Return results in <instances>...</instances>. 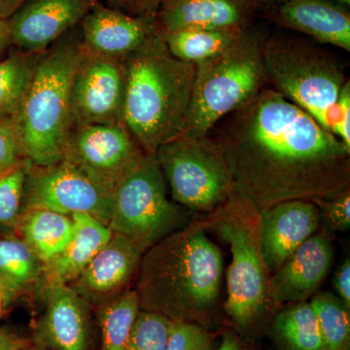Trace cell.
Here are the masks:
<instances>
[{
    "label": "cell",
    "instance_id": "obj_20",
    "mask_svg": "<svg viewBox=\"0 0 350 350\" xmlns=\"http://www.w3.org/2000/svg\"><path fill=\"white\" fill-rule=\"evenodd\" d=\"M273 19L317 43L350 52V14L335 0H285L275 6Z\"/></svg>",
    "mask_w": 350,
    "mask_h": 350
},
{
    "label": "cell",
    "instance_id": "obj_12",
    "mask_svg": "<svg viewBox=\"0 0 350 350\" xmlns=\"http://www.w3.org/2000/svg\"><path fill=\"white\" fill-rule=\"evenodd\" d=\"M125 82L123 62L83 47L70 88L73 126L123 123Z\"/></svg>",
    "mask_w": 350,
    "mask_h": 350
},
{
    "label": "cell",
    "instance_id": "obj_42",
    "mask_svg": "<svg viewBox=\"0 0 350 350\" xmlns=\"http://www.w3.org/2000/svg\"><path fill=\"white\" fill-rule=\"evenodd\" d=\"M335 1L338 2V3L342 4V5L349 7L350 5V0H335Z\"/></svg>",
    "mask_w": 350,
    "mask_h": 350
},
{
    "label": "cell",
    "instance_id": "obj_29",
    "mask_svg": "<svg viewBox=\"0 0 350 350\" xmlns=\"http://www.w3.org/2000/svg\"><path fill=\"white\" fill-rule=\"evenodd\" d=\"M27 161L0 175V236L14 234L23 211Z\"/></svg>",
    "mask_w": 350,
    "mask_h": 350
},
{
    "label": "cell",
    "instance_id": "obj_4",
    "mask_svg": "<svg viewBox=\"0 0 350 350\" xmlns=\"http://www.w3.org/2000/svg\"><path fill=\"white\" fill-rule=\"evenodd\" d=\"M79 27L41 54L31 87L15 117L27 163L50 165L63 160L73 128L70 88L82 55Z\"/></svg>",
    "mask_w": 350,
    "mask_h": 350
},
{
    "label": "cell",
    "instance_id": "obj_19",
    "mask_svg": "<svg viewBox=\"0 0 350 350\" xmlns=\"http://www.w3.org/2000/svg\"><path fill=\"white\" fill-rule=\"evenodd\" d=\"M255 8L250 0H163L156 14L159 29H247Z\"/></svg>",
    "mask_w": 350,
    "mask_h": 350
},
{
    "label": "cell",
    "instance_id": "obj_15",
    "mask_svg": "<svg viewBox=\"0 0 350 350\" xmlns=\"http://www.w3.org/2000/svg\"><path fill=\"white\" fill-rule=\"evenodd\" d=\"M319 207L312 200H290L259 213V244L269 276L317 234Z\"/></svg>",
    "mask_w": 350,
    "mask_h": 350
},
{
    "label": "cell",
    "instance_id": "obj_8",
    "mask_svg": "<svg viewBox=\"0 0 350 350\" xmlns=\"http://www.w3.org/2000/svg\"><path fill=\"white\" fill-rule=\"evenodd\" d=\"M155 155L142 160L113 191L108 227L146 251L190 222L188 211L167 198Z\"/></svg>",
    "mask_w": 350,
    "mask_h": 350
},
{
    "label": "cell",
    "instance_id": "obj_17",
    "mask_svg": "<svg viewBox=\"0 0 350 350\" xmlns=\"http://www.w3.org/2000/svg\"><path fill=\"white\" fill-rule=\"evenodd\" d=\"M334 250L323 232L301 244L269 278V296L273 306L299 303L312 298L330 273Z\"/></svg>",
    "mask_w": 350,
    "mask_h": 350
},
{
    "label": "cell",
    "instance_id": "obj_33",
    "mask_svg": "<svg viewBox=\"0 0 350 350\" xmlns=\"http://www.w3.org/2000/svg\"><path fill=\"white\" fill-rule=\"evenodd\" d=\"M319 207L320 218L336 232H345L350 228V189L329 199L313 200Z\"/></svg>",
    "mask_w": 350,
    "mask_h": 350
},
{
    "label": "cell",
    "instance_id": "obj_37",
    "mask_svg": "<svg viewBox=\"0 0 350 350\" xmlns=\"http://www.w3.org/2000/svg\"><path fill=\"white\" fill-rule=\"evenodd\" d=\"M29 345L17 336L0 330V350H22Z\"/></svg>",
    "mask_w": 350,
    "mask_h": 350
},
{
    "label": "cell",
    "instance_id": "obj_34",
    "mask_svg": "<svg viewBox=\"0 0 350 350\" xmlns=\"http://www.w3.org/2000/svg\"><path fill=\"white\" fill-rule=\"evenodd\" d=\"M96 1L131 15L156 17L163 0H96Z\"/></svg>",
    "mask_w": 350,
    "mask_h": 350
},
{
    "label": "cell",
    "instance_id": "obj_41",
    "mask_svg": "<svg viewBox=\"0 0 350 350\" xmlns=\"http://www.w3.org/2000/svg\"><path fill=\"white\" fill-rule=\"evenodd\" d=\"M255 8L259 7H275L282 4L285 0H250Z\"/></svg>",
    "mask_w": 350,
    "mask_h": 350
},
{
    "label": "cell",
    "instance_id": "obj_40",
    "mask_svg": "<svg viewBox=\"0 0 350 350\" xmlns=\"http://www.w3.org/2000/svg\"><path fill=\"white\" fill-rule=\"evenodd\" d=\"M217 350H244L232 334H226Z\"/></svg>",
    "mask_w": 350,
    "mask_h": 350
},
{
    "label": "cell",
    "instance_id": "obj_22",
    "mask_svg": "<svg viewBox=\"0 0 350 350\" xmlns=\"http://www.w3.org/2000/svg\"><path fill=\"white\" fill-rule=\"evenodd\" d=\"M43 271V262L19 236H0V292L4 306L40 286Z\"/></svg>",
    "mask_w": 350,
    "mask_h": 350
},
{
    "label": "cell",
    "instance_id": "obj_3",
    "mask_svg": "<svg viewBox=\"0 0 350 350\" xmlns=\"http://www.w3.org/2000/svg\"><path fill=\"white\" fill-rule=\"evenodd\" d=\"M123 124L146 155L183 133L196 64L170 54L159 33L123 62Z\"/></svg>",
    "mask_w": 350,
    "mask_h": 350
},
{
    "label": "cell",
    "instance_id": "obj_21",
    "mask_svg": "<svg viewBox=\"0 0 350 350\" xmlns=\"http://www.w3.org/2000/svg\"><path fill=\"white\" fill-rule=\"evenodd\" d=\"M75 237L63 252L44 265L41 287L70 285L112 238L107 224L88 213H75Z\"/></svg>",
    "mask_w": 350,
    "mask_h": 350
},
{
    "label": "cell",
    "instance_id": "obj_31",
    "mask_svg": "<svg viewBox=\"0 0 350 350\" xmlns=\"http://www.w3.org/2000/svg\"><path fill=\"white\" fill-rule=\"evenodd\" d=\"M206 327L188 322H172L165 350H213Z\"/></svg>",
    "mask_w": 350,
    "mask_h": 350
},
{
    "label": "cell",
    "instance_id": "obj_36",
    "mask_svg": "<svg viewBox=\"0 0 350 350\" xmlns=\"http://www.w3.org/2000/svg\"><path fill=\"white\" fill-rule=\"evenodd\" d=\"M334 288L337 297L350 308V260L345 259L334 275Z\"/></svg>",
    "mask_w": 350,
    "mask_h": 350
},
{
    "label": "cell",
    "instance_id": "obj_6",
    "mask_svg": "<svg viewBox=\"0 0 350 350\" xmlns=\"http://www.w3.org/2000/svg\"><path fill=\"white\" fill-rule=\"evenodd\" d=\"M208 214L204 224L215 230L232 253L223 308L237 329L251 330L273 306L269 296V275L260 250L259 211L232 193L224 204Z\"/></svg>",
    "mask_w": 350,
    "mask_h": 350
},
{
    "label": "cell",
    "instance_id": "obj_23",
    "mask_svg": "<svg viewBox=\"0 0 350 350\" xmlns=\"http://www.w3.org/2000/svg\"><path fill=\"white\" fill-rule=\"evenodd\" d=\"M75 232L72 216L42 208L23 211L16 230L44 265L66 250Z\"/></svg>",
    "mask_w": 350,
    "mask_h": 350
},
{
    "label": "cell",
    "instance_id": "obj_7",
    "mask_svg": "<svg viewBox=\"0 0 350 350\" xmlns=\"http://www.w3.org/2000/svg\"><path fill=\"white\" fill-rule=\"evenodd\" d=\"M262 41L250 27L230 49L196 64L192 98L181 135L206 137L221 119L250 103L266 88Z\"/></svg>",
    "mask_w": 350,
    "mask_h": 350
},
{
    "label": "cell",
    "instance_id": "obj_28",
    "mask_svg": "<svg viewBox=\"0 0 350 350\" xmlns=\"http://www.w3.org/2000/svg\"><path fill=\"white\" fill-rule=\"evenodd\" d=\"M310 303L317 313L324 350H350V308L329 292L315 294Z\"/></svg>",
    "mask_w": 350,
    "mask_h": 350
},
{
    "label": "cell",
    "instance_id": "obj_1",
    "mask_svg": "<svg viewBox=\"0 0 350 350\" xmlns=\"http://www.w3.org/2000/svg\"><path fill=\"white\" fill-rule=\"evenodd\" d=\"M216 142L232 191L257 211L350 189V149L271 88L230 115Z\"/></svg>",
    "mask_w": 350,
    "mask_h": 350
},
{
    "label": "cell",
    "instance_id": "obj_18",
    "mask_svg": "<svg viewBox=\"0 0 350 350\" xmlns=\"http://www.w3.org/2000/svg\"><path fill=\"white\" fill-rule=\"evenodd\" d=\"M144 251L130 239L113 232L107 245L94 256L70 286L89 305L100 306L115 295L125 291L139 269Z\"/></svg>",
    "mask_w": 350,
    "mask_h": 350
},
{
    "label": "cell",
    "instance_id": "obj_43",
    "mask_svg": "<svg viewBox=\"0 0 350 350\" xmlns=\"http://www.w3.org/2000/svg\"><path fill=\"white\" fill-rule=\"evenodd\" d=\"M22 350H43L41 349H39V347H34L33 345H29L27 347H25V349H23Z\"/></svg>",
    "mask_w": 350,
    "mask_h": 350
},
{
    "label": "cell",
    "instance_id": "obj_39",
    "mask_svg": "<svg viewBox=\"0 0 350 350\" xmlns=\"http://www.w3.org/2000/svg\"><path fill=\"white\" fill-rule=\"evenodd\" d=\"M12 48L8 21H0V59Z\"/></svg>",
    "mask_w": 350,
    "mask_h": 350
},
{
    "label": "cell",
    "instance_id": "obj_10",
    "mask_svg": "<svg viewBox=\"0 0 350 350\" xmlns=\"http://www.w3.org/2000/svg\"><path fill=\"white\" fill-rule=\"evenodd\" d=\"M144 155L130 131L120 123L73 126L63 160L112 195Z\"/></svg>",
    "mask_w": 350,
    "mask_h": 350
},
{
    "label": "cell",
    "instance_id": "obj_11",
    "mask_svg": "<svg viewBox=\"0 0 350 350\" xmlns=\"http://www.w3.org/2000/svg\"><path fill=\"white\" fill-rule=\"evenodd\" d=\"M110 207L111 195L70 163L62 160L40 167L27 162L23 211L42 208L69 216L88 213L108 226Z\"/></svg>",
    "mask_w": 350,
    "mask_h": 350
},
{
    "label": "cell",
    "instance_id": "obj_5",
    "mask_svg": "<svg viewBox=\"0 0 350 350\" xmlns=\"http://www.w3.org/2000/svg\"><path fill=\"white\" fill-rule=\"evenodd\" d=\"M269 88L337 137L338 100L349 78L340 59L312 41L275 36L262 41Z\"/></svg>",
    "mask_w": 350,
    "mask_h": 350
},
{
    "label": "cell",
    "instance_id": "obj_30",
    "mask_svg": "<svg viewBox=\"0 0 350 350\" xmlns=\"http://www.w3.org/2000/svg\"><path fill=\"white\" fill-rule=\"evenodd\" d=\"M172 322L162 315L140 310L131 331L129 350H165Z\"/></svg>",
    "mask_w": 350,
    "mask_h": 350
},
{
    "label": "cell",
    "instance_id": "obj_25",
    "mask_svg": "<svg viewBox=\"0 0 350 350\" xmlns=\"http://www.w3.org/2000/svg\"><path fill=\"white\" fill-rule=\"evenodd\" d=\"M40 56L14 48L0 59V119H15L17 116Z\"/></svg>",
    "mask_w": 350,
    "mask_h": 350
},
{
    "label": "cell",
    "instance_id": "obj_35",
    "mask_svg": "<svg viewBox=\"0 0 350 350\" xmlns=\"http://www.w3.org/2000/svg\"><path fill=\"white\" fill-rule=\"evenodd\" d=\"M338 123L337 137L350 149V82L340 90L338 100Z\"/></svg>",
    "mask_w": 350,
    "mask_h": 350
},
{
    "label": "cell",
    "instance_id": "obj_32",
    "mask_svg": "<svg viewBox=\"0 0 350 350\" xmlns=\"http://www.w3.org/2000/svg\"><path fill=\"white\" fill-rule=\"evenodd\" d=\"M19 131L14 119H0V175L24 162Z\"/></svg>",
    "mask_w": 350,
    "mask_h": 350
},
{
    "label": "cell",
    "instance_id": "obj_24",
    "mask_svg": "<svg viewBox=\"0 0 350 350\" xmlns=\"http://www.w3.org/2000/svg\"><path fill=\"white\" fill-rule=\"evenodd\" d=\"M248 29H180L161 33L172 56L198 64L230 49Z\"/></svg>",
    "mask_w": 350,
    "mask_h": 350
},
{
    "label": "cell",
    "instance_id": "obj_27",
    "mask_svg": "<svg viewBox=\"0 0 350 350\" xmlns=\"http://www.w3.org/2000/svg\"><path fill=\"white\" fill-rule=\"evenodd\" d=\"M139 310L135 290H125L98 306L100 350H129L131 331Z\"/></svg>",
    "mask_w": 350,
    "mask_h": 350
},
{
    "label": "cell",
    "instance_id": "obj_44",
    "mask_svg": "<svg viewBox=\"0 0 350 350\" xmlns=\"http://www.w3.org/2000/svg\"><path fill=\"white\" fill-rule=\"evenodd\" d=\"M4 304H3V298H2L1 292H0V315H1L2 310H3Z\"/></svg>",
    "mask_w": 350,
    "mask_h": 350
},
{
    "label": "cell",
    "instance_id": "obj_16",
    "mask_svg": "<svg viewBox=\"0 0 350 350\" xmlns=\"http://www.w3.org/2000/svg\"><path fill=\"white\" fill-rule=\"evenodd\" d=\"M45 310L32 332V345L43 350H89V304L70 285L44 289Z\"/></svg>",
    "mask_w": 350,
    "mask_h": 350
},
{
    "label": "cell",
    "instance_id": "obj_13",
    "mask_svg": "<svg viewBox=\"0 0 350 350\" xmlns=\"http://www.w3.org/2000/svg\"><path fill=\"white\" fill-rule=\"evenodd\" d=\"M96 0H27L8 20L16 49L42 54L79 27Z\"/></svg>",
    "mask_w": 350,
    "mask_h": 350
},
{
    "label": "cell",
    "instance_id": "obj_38",
    "mask_svg": "<svg viewBox=\"0 0 350 350\" xmlns=\"http://www.w3.org/2000/svg\"><path fill=\"white\" fill-rule=\"evenodd\" d=\"M27 0H0V21H8Z\"/></svg>",
    "mask_w": 350,
    "mask_h": 350
},
{
    "label": "cell",
    "instance_id": "obj_26",
    "mask_svg": "<svg viewBox=\"0 0 350 350\" xmlns=\"http://www.w3.org/2000/svg\"><path fill=\"white\" fill-rule=\"evenodd\" d=\"M273 337L284 350H324L317 313L310 301H299L275 315Z\"/></svg>",
    "mask_w": 350,
    "mask_h": 350
},
{
    "label": "cell",
    "instance_id": "obj_14",
    "mask_svg": "<svg viewBox=\"0 0 350 350\" xmlns=\"http://www.w3.org/2000/svg\"><path fill=\"white\" fill-rule=\"evenodd\" d=\"M85 49L124 62L160 33L156 17L133 16L96 1L79 25Z\"/></svg>",
    "mask_w": 350,
    "mask_h": 350
},
{
    "label": "cell",
    "instance_id": "obj_9",
    "mask_svg": "<svg viewBox=\"0 0 350 350\" xmlns=\"http://www.w3.org/2000/svg\"><path fill=\"white\" fill-rule=\"evenodd\" d=\"M154 155L172 200L188 211L211 213L234 193L222 151L208 135H179L161 145Z\"/></svg>",
    "mask_w": 350,
    "mask_h": 350
},
{
    "label": "cell",
    "instance_id": "obj_2",
    "mask_svg": "<svg viewBox=\"0 0 350 350\" xmlns=\"http://www.w3.org/2000/svg\"><path fill=\"white\" fill-rule=\"evenodd\" d=\"M138 269L140 310L204 327L217 310L224 262L204 222L189 223L154 244Z\"/></svg>",
    "mask_w": 350,
    "mask_h": 350
}]
</instances>
